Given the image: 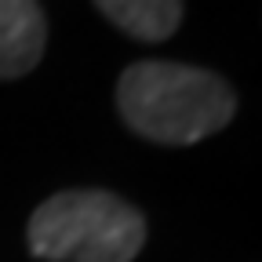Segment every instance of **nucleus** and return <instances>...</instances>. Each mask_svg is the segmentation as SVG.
<instances>
[{
	"label": "nucleus",
	"instance_id": "obj_1",
	"mask_svg": "<svg viewBox=\"0 0 262 262\" xmlns=\"http://www.w3.org/2000/svg\"><path fill=\"white\" fill-rule=\"evenodd\" d=\"M117 110L135 135L160 146H193L222 131L237 95L219 73L179 62H135L120 73Z\"/></svg>",
	"mask_w": 262,
	"mask_h": 262
},
{
	"label": "nucleus",
	"instance_id": "obj_2",
	"mask_svg": "<svg viewBox=\"0 0 262 262\" xmlns=\"http://www.w3.org/2000/svg\"><path fill=\"white\" fill-rule=\"evenodd\" d=\"M26 241L44 262H131L146 244V219L106 189H62L33 211Z\"/></svg>",
	"mask_w": 262,
	"mask_h": 262
},
{
	"label": "nucleus",
	"instance_id": "obj_3",
	"mask_svg": "<svg viewBox=\"0 0 262 262\" xmlns=\"http://www.w3.org/2000/svg\"><path fill=\"white\" fill-rule=\"evenodd\" d=\"M48 22L37 0H0V80L33 73L44 58Z\"/></svg>",
	"mask_w": 262,
	"mask_h": 262
},
{
	"label": "nucleus",
	"instance_id": "obj_4",
	"mask_svg": "<svg viewBox=\"0 0 262 262\" xmlns=\"http://www.w3.org/2000/svg\"><path fill=\"white\" fill-rule=\"evenodd\" d=\"M117 29L135 40H168L182 22V0H95Z\"/></svg>",
	"mask_w": 262,
	"mask_h": 262
}]
</instances>
